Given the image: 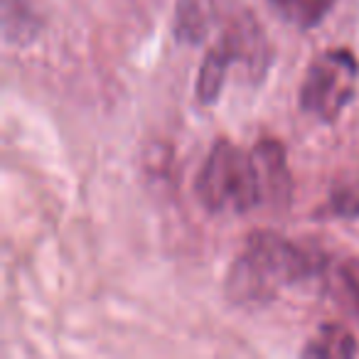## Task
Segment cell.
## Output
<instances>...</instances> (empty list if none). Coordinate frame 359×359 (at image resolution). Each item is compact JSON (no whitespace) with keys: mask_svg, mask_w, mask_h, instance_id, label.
I'll return each mask as SVG.
<instances>
[{"mask_svg":"<svg viewBox=\"0 0 359 359\" xmlns=\"http://www.w3.org/2000/svg\"><path fill=\"white\" fill-rule=\"evenodd\" d=\"M323 269V256L271 229L251 231L226 273V298L246 310L273 303L288 285L303 283Z\"/></svg>","mask_w":359,"mask_h":359,"instance_id":"cell-1","label":"cell"},{"mask_svg":"<svg viewBox=\"0 0 359 359\" xmlns=\"http://www.w3.org/2000/svg\"><path fill=\"white\" fill-rule=\"evenodd\" d=\"M195 192L210 212H249L261 202L259 172L254 158L236 148L231 140L219 138L212 145Z\"/></svg>","mask_w":359,"mask_h":359,"instance_id":"cell-2","label":"cell"},{"mask_svg":"<svg viewBox=\"0 0 359 359\" xmlns=\"http://www.w3.org/2000/svg\"><path fill=\"white\" fill-rule=\"evenodd\" d=\"M359 62L354 52L325 50L310 62L300 84V109L323 123H334L357 94Z\"/></svg>","mask_w":359,"mask_h":359,"instance_id":"cell-3","label":"cell"},{"mask_svg":"<svg viewBox=\"0 0 359 359\" xmlns=\"http://www.w3.org/2000/svg\"><path fill=\"white\" fill-rule=\"evenodd\" d=\"M256 172H259L261 200L276 210H285L293 200V175L288 168V155L280 140L264 138L251 150Z\"/></svg>","mask_w":359,"mask_h":359,"instance_id":"cell-4","label":"cell"},{"mask_svg":"<svg viewBox=\"0 0 359 359\" xmlns=\"http://www.w3.org/2000/svg\"><path fill=\"white\" fill-rule=\"evenodd\" d=\"M222 40L229 45L234 62H241L246 67L251 79L259 81L269 72L273 52H271V45L266 40V32L261 30L259 20L254 15L241 13V15L231 18L226 30L222 32Z\"/></svg>","mask_w":359,"mask_h":359,"instance_id":"cell-5","label":"cell"},{"mask_svg":"<svg viewBox=\"0 0 359 359\" xmlns=\"http://www.w3.org/2000/svg\"><path fill=\"white\" fill-rule=\"evenodd\" d=\"M215 25V0H177L175 37L182 45H200Z\"/></svg>","mask_w":359,"mask_h":359,"instance_id":"cell-6","label":"cell"},{"mask_svg":"<svg viewBox=\"0 0 359 359\" xmlns=\"http://www.w3.org/2000/svg\"><path fill=\"white\" fill-rule=\"evenodd\" d=\"M231 65H234V55H231L229 45L219 37V42L205 55L200 74H197L195 94H197V99H200V104L212 106L219 99L222 89H224V81H226V72H229Z\"/></svg>","mask_w":359,"mask_h":359,"instance_id":"cell-7","label":"cell"},{"mask_svg":"<svg viewBox=\"0 0 359 359\" xmlns=\"http://www.w3.org/2000/svg\"><path fill=\"white\" fill-rule=\"evenodd\" d=\"M357 352L359 344L354 339V334L344 325L327 323L313 334V339H308V344H305L300 354L315 359H349Z\"/></svg>","mask_w":359,"mask_h":359,"instance_id":"cell-8","label":"cell"},{"mask_svg":"<svg viewBox=\"0 0 359 359\" xmlns=\"http://www.w3.org/2000/svg\"><path fill=\"white\" fill-rule=\"evenodd\" d=\"M40 15L30 0H6L3 6V35L11 45H27L40 32Z\"/></svg>","mask_w":359,"mask_h":359,"instance_id":"cell-9","label":"cell"},{"mask_svg":"<svg viewBox=\"0 0 359 359\" xmlns=\"http://www.w3.org/2000/svg\"><path fill=\"white\" fill-rule=\"evenodd\" d=\"M334 3L337 0H271V6L280 13V18L300 30L318 27L330 15Z\"/></svg>","mask_w":359,"mask_h":359,"instance_id":"cell-10","label":"cell"},{"mask_svg":"<svg viewBox=\"0 0 359 359\" xmlns=\"http://www.w3.org/2000/svg\"><path fill=\"white\" fill-rule=\"evenodd\" d=\"M327 207L334 217H342V219L359 217V180H347L334 185L327 197Z\"/></svg>","mask_w":359,"mask_h":359,"instance_id":"cell-11","label":"cell"},{"mask_svg":"<svg viewBox=\"0 0 359 359\" xmlns=\"http://www.w3.org/2000/svg\"><path fill=\"white\" fill-rule=\"evenodd\" d=\"M342 280H344V288H347L349 298H352L354 305V313L359 315V261L352 259L342 266Z\"/></svg>","mask_w":359,"mask_h":359,"instance_id":"cell-12","label":"cell"}]
</instances>
